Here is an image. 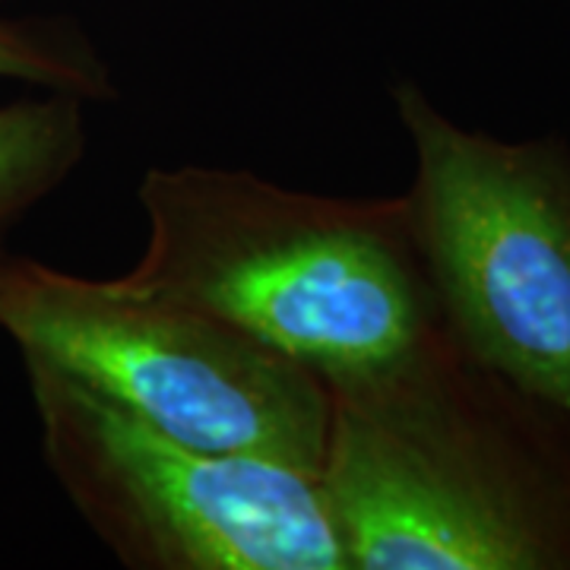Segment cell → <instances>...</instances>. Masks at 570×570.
Wrapping results in <instances>:
<instances>
[{"instance_id": "6da1fadb", "label": "cell", "mask_w": 570, "mask_h": 570, "mask_svg": "<svg viewBox=\"0 0 570 570\" xmlns=\"http://www.w3.org/2000/svg\"><path fill=\"white\" fill-rule=\"evenodd\" d=\"M321 460L348 570H570V415L444 326L330 384Z\"/></svg>"}, {"instance_id": "7a4b0ae2", "label": "cell", "mask_w": 570, "mask_h": 570, "mask_svg": "<svg viewBox=\"0 0 570 570\" xmlns=\"http://www.w3.org/2000/svg\"><path fill=\"white\" fill-rule=\"evenodd\" d=\"M146 247L121 283L238 326L326 387L441 330L406 197H324L216 165L149 168Z\"/></svg>"}, {"instance_id": "3957f363", "label": "cell", "mask_w": 570, "mask_h": 570, "mask_svg": "<svg viewBox=\"0 0 570 570\" xmlns=\"http://www.w3.org/2000/svg\"><path fill=\"white\" fill-rule=\"evenodd\" d=\"M412 146L403 194L450 343L570 415V142H510L393 86Z\"/></svg>"}, {"instance_id": "277c9868", "label": "cell", "mask_w": 570, "mask_h": 570, "mask_svg": "<svg viewBox=\"0 0 570 570\" xmlns=\"http://www.w3.org/2000/svg\"><path fill=\"white\" fill-rule=\"evenodd\" d=\"M41 456L130 570H348L317 469L178 441L20 352Z\"/></svg>"}, {"instance_id": "5b68a950", "label": "cell", "mask_w": 570, "mask_h": 570, "mask_svg": "<svg viewBox=\"0 0 570 570\" xmlns=\"http://www.w3.org/2000/svg\"><path fill=\"white\" fill-rule=\"evenodd\" d=\"M0 330L178 441L321 472L324 381L200 307L0 250Z\"/></svg>"}, {"instance_id": "8992f818", "label": "cell", "mask_w": 570, "mask_h": 570, "mask_svg": "<svg viewBox=\"0 0 570 570\" xmlns=\"http://www.w3.org/2000/svg\"><path fill=\"white\" fill-rule=\"evenodd\" d=\"M86 102L39 92L0 105V250L10 232L86 159Z\"/></svg>"}, {"instance_id": "52a82bcc", "label": "cell", "mask_w": 570, "mask_h": 570, "mask_svg": "<svg viewBox=\"0 0 570 570\" xmlns=\"http://www.w3.org/2000/svg\"><path fill=\"white\" fill-rule=\"evenodd\" d=\"M0 80L77 96L86 105L118 96L99 48L80 26L63 20H20L0 13Z\"/></svg>"}, {"instance_id": "ba28073f", "label": "cell", "mask_w": 570, "mask_h": 570, "mask_svg": "<svg viewBox=\"0 0 570 570\" xmlns=\"http://www.w3.org/2000/svg\"><path fill=\"white\" fill-rule=\"evenodd\" d=\"M0 3H3V0H0Z\"/></svg>"}]
</instances>
